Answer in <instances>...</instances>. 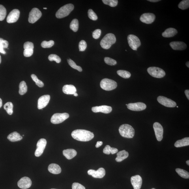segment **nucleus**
<instances>
[{
  "label": "nucleus",
  "instance_id": "obj_16",
  "mask_svg": "<svg viewBox=\"0 0 189 189\" xmlns=\"http://www.w3.org/2000/svg\"><path fill=\"white\" fill-rule=\"evenodd\" d=\"M32 181L29 177H25L21 178L18 182V186L21 189H26L30 187Z\"/></svg>",
  "mask_w": 189,
  "mask_h": 189
},
{
  "label": "nucleus",
  "instance_id": "obj_58",
  "mask_svg": "<svg viewBox=\"0 0 189 189\" xmlns=\"http://www.w3.org/2000/svg\"><path fill=\"white\" fill-rule=\"evenodd\" d=\"M73 95H74V96H78V94H77L76 93H75V94H73Z\"/></svg>",
  "mask_w": 189,
  "mask_h": 189
},
{
  "label": "nucleus",
  "instance_id": "obj_47",
  "mask_svg": "<svg viewBox=\"0 0 189 189\" xmlns=\"http://www.w3.org/2000/svg\"><path fill=\"white\" fill-rule=\"evenodd\" d=\"M72 188V189H85L84 186L78 182H74L73 183Z\"/></svg>",
  "mask_w": 189,
  "mask_h": 189
},
{
  "label": "nucleus",
  "instance_id": "obj_39",
  "mask_svg": "<svg viewBox=\"0 0 189 189\" xmlns=\"http://www.w3.org/2000/svg\"><path fill=\"white\" fill-rule=\"evenodd\" d=\"M54 42L53 40H50L49 42L44 41L41 44V46L43 48H49L52 47L54 45Z\"/></svg>",
  "mask_w": 189,
  "mask_h": 189
},
{
  "label": "nucleus",
  "instance_id": "obj_37",
  "mask_svg": "<svg viewBox=\"0 0 189 189\" xmlns=\"http://www.w3.org/2000/svg\"><path fill=\"white\" fill-rule=\"evenodd\" d=\"M31 77L32 79L36 82V85L39 87L42 88L44 87V84L43 82L39 80L35 74H32Z\"/></svg>",
  "mask_w": 189,
  "mask_h": 189
},
{
  "label": "nucleus",
  "instance_id": "obj_29",
  "mask_svg": "<svg viewBox=\"0 0 189 189\" xmlns=\"http://www.w3.org/2000/svg\"><path fill=\"white\" fill-rule=\"evenodd\" d=\"M19 93L20 95H23L26 93L27 87L24 81H21L19 85Z\"/></svg>",
  "mask_w": 189,
  "mask_h": 189
},
{
  "label": "nucleus",
  "instance_id": "obj_6",
  "mask_svg": "<svg viewBox=\"0 0 189 189\" xmlns=\"http://www.w3.org/2000/svg\"><path fill=\"white\" fill-rule=\"evenodd\" d=\"M147 71L150 76L154 78H162L166 75V73L162 69L155 67H149Z\"/></svg>",
  "mask_w": 189,
  "mask_h": 189
},
{
  "label": "nucleus",
  "instance_id": "obj_63",
  "mask_svg": "<svg viewBox=\"0 0 189 189\" xmlns=\"http://www.w3.org/2000/svg\"><path fill=\"white\" fill-rule=\"evenodd\" d=\"M23 136H24V135H23Z\"/></svg>",
  "mask_w": 189,
  "mask_h": 189
},
{
  "label": "nucleus",
  "instance_id": "obj_21",
  "mask_svg": "<svg viewBox=\"0 0 189 189\" xmlns=\"http://www.w3.org/2000/svg\"><path fill=\"white\" fill-rule=\"evenodd\" d=\"M171 48L175 50H184L187 48V45L183 42H173L169 44Z\"/></svg>",
  "mask_w": 189,
  "mask_h": 189
},
{
  "label": "nucleus",
  "instance_id": "obj_9",
  "mask_svg": "<svg viewBox=\"0 0 189 189\" xmlns=\"http://www.w3.org/2000/svg\"><path fill=\"white\" fill-rule=\"evenodd\" d=\"M42 13L38 8H34L29 12V23H33L36 22L42 17Z\"/></svg>",
  "mask_w": 189,
  "mask_h": 189
},
{
  "label": "nucleus",
  "instance_id": "obj_8",
  "mask_svg": "<svg viewBox=\"0 0 189 189\" xmlns=\"http://www.w3.org/2000/svg\"><path fill=\"white\" fill-rule=\"evenodd\" d=\"M69 117L68 113H56L51 117V121L53 124H58L62 123Z\"/></svg>",
  "mask_w": 189,
  "mask_h": 189
},
{
  "label": "nucleus",
  "instance_id": "obj_24",
  "mask_svg": "<svg viewBox=\"0 0 189 189\" xmlns=\"http://www.w3.org/2000/svg\"><path fill=\"white\" fill-rule=\"evenodd\" d=\"M63 155L68 160H71L77 155V152L73 149H68L63 151Z\"/></svg>",
  "mask_w": 189,
  "mask_h": 189
},
{
  "label": "nucleus",
  "instance_id": "obj_19",
  "mask_svg": "<svg viewBox=\"0 0 189 189\" xmlns=\"http://www.w3.org/2000/svg\"><path fill=\"white\" fill-rule=\"evenodd\" d=\"M91 110L93 112L95 113L101 112L104 113H109L112 111V108L110 106L104 105L92 107Z\"/></svg>",
  "mask_w": 189,
  "mask_h": 189
},
{
  "label": "nucleus",
  "instance_id": "obj_4",
  "mask_svg": "<svg viewBox=\"0 0 189 189\" xmlns=\"http://www.w3.org/2000/svg\"><path fill=\"white\" fill-rule=\"evenodd\" d=\"M74 9V6L72 4H66L61 7L57 11L56 16L57 18L60 19L67 16Z\"/></svg>",
  "mask_w": 189,
  "mask_h": 189
},
{
  "label": "nucleus",
  "instance_id": "obj_22",
  "mask_svg": "<svg viewBox=\"0 0 189 189\" xmlns=\"http://www.w3.org/2000/svg\"><path fill=\"white\" fill-rule=\"evenodd\" d=\"M63 91L64 94H74L76 93V89L74 85H65L63 87Z\"/></svg>",
  "mask_w": 189,
  "mask_h": 189
},
{
  "label": "nucleus",
  "instance_id": "obj_49",
  "mask_svg": "<svg viewBox=\"0 0 189 189\" xmlns=\"http://www.w3.org/2000/svg\"><path fill=\"white\" fill-rule=\"evenodd\" d=\"M111 147L109 145H107L105 147L104 150H103V152L104 154H110V149Z\"/></svg>",
  "mask_w": 189,
  "mask_h": 189
},
{
  "label": "nucleus",
  "instance_id": "obj_62",
  "mask_svg": "<svg viewBox=\"0 0 189 189\" xmlns=\"http://www.w3.org/2000/svg\"><path fill=\"white\" fill-rule=\"evenodd\" d=\"M152 189H156L154 188H152Z\"/></svg>",
  "mask_w": 189,
  "mask_h": 189
},
{
  "label": "nucleus",
  "instance_id": "obj_32",
  "mask_svg": "<svg viewBox=\"0 0 189 189\" xmlns=\"http://www.w3.org/2000/svg\"><path fill=\"white\" fill-rule=\"evenodd\" d=\"M79 26V23L78 19H75L73 20L70 25V29L74 32H76L78 31Z\"/></svg>",
  "mask_w": 189,
  "mask_h": 189
},
{
  "label": "nucleus",
  "instance_id": "obj_3",
  "mask_svg": "<svg viewBox=\"0 0 189 189\" xmlns=\"http://www.w3.org/2000/svg\"><path fill=\"white\" fill-rule=\"evenodd\" d=\"M116 40V39L114 34L111 33L107 34L101 41L100 45L103 48L108 49L115 43Z\"/></svg>",
  "mask_w": 189,
  "mask_h": 189
},
{
  "label": "nucleus",
  "instance_id": "obj_33",
  "mask_svg": "<svg viewBox=\"0 0 189 189\" xmlns=\"http://www.w3.org/2000/svg\"><path fill=\"white\" fill-rule=\"evenodd\" d=\"M117 73L119 76L124 79L129 78L131 74L129 72L124 70H119L117 71Z\"/></svg>",
  "mask_w": 189,
  "mask_h": 189
},
{
  "label": "nucleus",
  "instance_id": "obj_34",
  "mask_svg": "<svg viewBox=\"0 0 189 189\" xmlns=\"http://www.w3.org/2000/svg\"><path fill=\"white\" fill-rule=\"evenodd\" d=\"M189 7V0H184L180 2L178 5V8L182 10L188 9Z\"/></svg>",
  "mask_w": 189,
  "mask_h": 189
},
{
  "label": "nucleus",
  "instance_id": "obj_30",
  "mask_svg": "<svg viewBox=\"0 0 189 189\" xmlns=\"http://www.w3.org/2000/svg\"><path fill=\"white\" fill-rule=\"evenodd\" d=\"M13 104L11 102H8L4 105V109L8 115H11L13 113Z\"/></svg>",
  "mask_w": 189,
  "mask_h": 189
},
{
  "label": "nucleus",
  "instance_id": "obj_64",
  "mask_svg": "<svg viewBox=\"0 0 189 189\" xmlns=\"http://www.w3.org/2000/svg\"></svg>",
  "mask_w": 189,
  "mask_h": 189
},
{
  "label": "nucleus",
  "instance_id": "obj_11",
  "mask_svg": "<svg viewBox=\"0 0 189 189\" xmlns=\"http://www.w3.org/2000/svg\"><path fill=\"white\" fill-rule=\"evenodd\" d=\"M47 144V141L44 138L40 139L36 144L37 148L35 152V155L36 157H39L43 153Z\"/></svg>",
  "mask_w": 189,
  "mask_h": 189
},
{
  "label": "nucleus",
  "instance_id": "obj_31",
  "mask_svg": "<svg viewBox=\"0 0 189 189\" xmlns=\"http://www.w3.org/2000/svg\"><path fill=\"white\" fill-rule=\"evenodd\" d=\"M175 171L180 177L185 179H189V173L187 171L179 168L176 169Z\"/></svg>",
  "mask_w": 189,
  "mask_h": 189
},
{
  "label": "nucleus",
  "instance_id": "obj_45",
  "mask_svg": "<svg viewBox=\"0 0 189 189\" xmlns=\"http://www.w3.org/2000/svg\"><path fill=\"white\" fill-rule=\"evenodd\" d=\"M23 48L25 49H32L34 48V45L33 43L27 42L25 43L23 45Z\"/></svg>",
  "mask_w": 189,
  "mask_h": 189
},
{
  "label": "nucleus",
  "instance_id": "obj_25",
  "mask_svg": "<svg viewBox=\"0 0 189 189\" xmlns=\"http://www.w3.org/2000/svg\"><path fill=\"white\" fill-rule=\"evenodd\" d=\"M48 170L49 172L53 174H59L61 172V169L59 165L55 164H51L49 165Z\"/></svg>",
  "mask_w": 189,
  "mask_h": 189
},
{
  "label": "nucleus",
  "instance_id": "obj_1",
  "mask_svg": "<svg viewBox=\"0 0 189 189\" xmlns=\"http://www.w3.org/2000/svg\"><path fill=\"white\" fill-rule=\"evenodd\" d=\"M73 138L78 141H88L94 138L93 133L85 130L78 129L73 131L72 133Z\"/></svg>",
  "mask_w": 189,
  "mask_h": 189
},
{
  "label": "nucleus",
  "instance_id": "obj_36",
  "mask_svg": "<svg viewBox=\"0 0 189 189\" xmlns=\"http://www.w3.org/2000/svg\"><path fill=\"white\" fill-rule=\"evenodd\" d=\"M102 2L106 5H108L112 7L117 6L118 3L117 0H103Z\"/></svg>",
  "mask_w": 189,
  "mask_h": 189
},
{
  "label": "nucleus",
  "instance_id": "obj_56",
  "mask_svg": "<svg viewBox=\"0 0 189 189\" xmlns=\"http://www.w3.org/2000/svg\"><path fill=\"white\" fill-rule=\"evenodd\" d=\"M186 65L187 67L188 68L189 67V61L187 62L186 63Z\"/></svg>",
  "mask_w": 189,
  "mask_h": 189
},
{
  "label": "nucleus",
  "instance_id": "obj_12",
  "mask_svg": "<svg viewBox=\"0 0 189 189\" xmlns=\"http://www.w3.org/2000/svg\"><path fill=\"white\" fill-rule=\"evenodd\" d=\"M127 106L129 109L134 111H142L147 108L146 105L142 102L130 103Z\"/></svg>",
  "mask_w": 189,
  "mask_h": 189
},
{
  "label": "nucleus",
  "instance_id": "obj_17",
  "mask_svg": "<svg viewBox=\"0 0 189 189\" xmlns=\"http://www.w3.org/2000/svg\"><path fill=\"white\" fill-rule=\"evenodd\" d=\"M88 173L94 178H102L106 175V171L104 168H100L96 171L93 169H89L88 171Z\"/></svg>",
  "mask_w": 189,
  "mask_h": 189
},
{
  "label": "nucleus",
  "instance_id": "obj_15",
  "mask_svg": "<svg viewBox=\"0 0 189 189\" xmlns=\"http://www.w3.org/2000/svg\"><path fill=\"white\" fill-rule=\"evenodd\" d=\"M20 12L18 9L12 10L10 13L7 17L6 20L8 23H14L16 22L20 16Z\"/></svg>",
  "mask_w": 189,
  "mask_h": 189
},
{
  "label": "nucleus",
  "instance_id": "obj_43",
  "mask_svg": "<svg viewBox=\"0 0 189 189\" xmlns=\"http://www.w3.org/2000/svg\"><path fill=\"white\" fill-rule=\"evenodd\" d=\"M79 51H84L85 49H86L87 47V43L85 40H81L79 42Z\"/></svg>",
  "mask_w": 189,
  "mask_h": 189
},
{
  "label": "nucleus",
  "instance_id": "obj_14",
  "mask_svg": "<svg viewBox=\"0 0 189 189\" xmlns=\"http://www.w3.org/2000/svg\"><path fill=\"white\" fill-rule=\"evenodd\" d=\"M156 19V16L153 14L145 13L141 15L140 17V20L142 22L146 24H151L153 23Z\"/></svg>",
  "mask_w": 189,
  "mask_h": 189
},
{
  "label": "nucleus",
  "instance_id": "obj_27",
  "mask_svg": "<svg viewBox=\"0 0 189 189\" xmlns=\"http://www.w3.org/2000/svg\"><path fill=\"white\" fill-rule=\"evenodd\" d=\"M117 155V157L116 158L115 160L116 162H120L127 158L128 157L129 154L128 152L124 150L118 152Z\"/></svg>",
  "mask_w": 189,
  "mask_h": 189
},
{
  "label": "nucleus",
  "instance_id": "obj_20",
  "mask_svg": "<svg viewBox=\"0 0 189 189\" xmlns=\"http://www.w3.org/2000/svg\"><path fill=\"white\" fill-rule=\"evenodd\" d=\"M131 183L134 189H140L142 184V179L140 175H136L131 178Z\"/></svg>",
  "mask_w": 189,
  "mask_h": 189
},
{
  "label": "nucleus",
  "instance_id": "obj_54",
  "mask_svg": "<svg viewBox=\"0 0 189 189\" xmlns=\"http://www.w3.org/2000/svg\"><path fill=\"white\" fill-rule=\"evenodd\" d=\"M148 1L151 2H157L160 1V0H148Z\"/></svg>",
  "mask_w": 189,
  "mask_h": 189
},
{
  "label": "nucleus",
  "instance_id": "obj_5",
  "mask_svg": "<svg viewBox=\"0 0 189 189\" xmlns=\"http://www.w3.org/2000/svg\"><path fill=\"white\" fill-rule=\"evenodd\" d=\"M100 86L103 89L111 91L117 88V83L115 81L108 79H104L101 81Z\"/></svg>",
  "mask_w": 189,
  "mask_h": 189
},
{
  "label": "nucleus",
  "instance_id": "obj_40",
  "mask_svg": "<svg viewBox=\"0 0 189 189\" xmlns=\"http://www.w3.org/2000/svg\"><path fill=\"white\" fill-rule=\"evenodd\" d=\"M49 61H55L57 63H60L61 62V59L58 56L54 54H51L48 57Z\"/></svg>",
  "mask_w": 189,
  "mask_h": 189
},
{
  "label": "nucleus",
  "instance_id": "obj_46",
  "mask_svg": "<svg viewBox=\"0 0 189 189\" xmlns=\"http://www.w3.org/2000/svg\"><path fill=\"white\" fill-rule=\"evenodd\" d=\"M101 33V31L100 29H97L95 30H94L93 33V37L95 39H98L100 38Z\"/></svg>",
  "mask_w": 189,
  "mask_h": 189
},
{
  "label": "nucleus",
  "instance_id": "obj_10",
  "mask_svg": "<svg viewBox=\"0 0 189 189\" xmlns=\"http://www.w3.org/2000/svg\"><path fill=\"white\" fill-rule=\"evenodd\" d=\"M157 101L160 104L166 107L174 108L177 106V104L175 102L164 96H158Z\"/></svg>",
  "mask_w": 189,
  "mask_h": 189
},
{
  "label": "nucleus",
  "instance_id": "obj_42",
  "mask_svg": "<svg viewBox=\"0 0 189 189\" xmlns=\"http://www.w3.org/2000/svg\"><path fill=\"white\" fill-rule=\"evenodd\" d=\"M88 16L89 18L93 20H96L98 19V17L96 14L92 9H89L88 11Z\"/></svg>",
  "mask_w": 189,
  "mask_h": 189
},
{
  "label": "nucleus",
  "instance_id": "obj_53",
  "mask_svg": "<svg viewBox=\"0 0 189 189\" xmlns=\"http://www.w3.org/2000/svg\"><path fill=\"white\" fill-rule=\"evenodd\" d=\"M186 96L187 98L189 100V90H186L185 91H184Z\"/></svg>",
  "mask_w": 189,
  "mask_h": 189
},
{
  "label": "nucleus",
  "instance_id": "obj_41",
  "mask_svg": "<svg viewBox=\"0 0 189 189\" xmlns=\"http://www.w3.org/2000/svg\"><path fill=\"white\" fill-rule=\"evenodd\" d=\"M104 60L105 63L109 65L114 66L117 63V61L111 58L110 57H105Z\"/></svg>",
  "mask_w": 189,
  "mask_h": 189
},
{
  "label": "nucleus",
  "instance_id": "obj_28",
  "mask_svg": "<svg viewBox=\"0 0 189 189\" xmlns=\"http://www.w3.org/2000/svg\"><path fill=\"white\" fill-rule=\"evenodd\" d=\"M189 145V138L186 137L177 141L175 144V146L176 147H180Z\"/></svg>",
  "mask_w": 189,
  "mask_h": 189
},
{
  "label": "nucleus",
  "instance_id": "obj_52",
  "mask_svg": "<svg viewBox=\"0 0 189 189\" xmlns=\"http://www.w3.org/2000/svg\"><path fill=\"white\" fill-rule=\"evenodd\" d=\"M103 144L102 141H98L97 142L96 144V148H98L101 147Z\"/></svg>",
  "mask_w": 189,
  "mask_h": 189
},
{
  "label": "nucleus",
  "instance_id": "obj_51",
  "mask_svg": "<svg viewBox=\"0 0 189 189\" xmlns=\"http://www.w3.org/2000/svg\"><path fill=\"white\" fill-rule=\"evenodd\" d=\"M4 48L3 46L0 45V52L3 54H5L6 53L5 51L4 50Z\"/></svg>",
  "mask_w": 189,
  "mask_h": 189
},
{
  "label": "nucleus",
  "instance_id": "obj_61",
  "mask_svg": "<svg viewBox=\"0 0 189 189\" xmlns=\"http://www.w3.org/2000/svg\"><path fill=\"white\" fill-rule=\"evenodd\" d=\"M126 106H127L128 104H126Z\"/></svg>",
  "mask_w": 189,
  "mask_h": 189
},
{
  "label": "nucleus",
  "instance_id": "obj_2",
  "mask_svg": "<svg viewBox=\"0 0 189 189\" xmlns=\"http://www.w3.org/2000/svg\"><path fill=\"white\" fill-rule=\"evenodd\" d=\"M119 132L121 136L125 138H132L134 137L135 131L132 126L128 124H124L120 126Z\"/></svg>",
  "mask_w": 189,
  "mask_h": 189
},
{
  "label": "nucleus",
  "instance_id": "obj_55",
  "mask_svg": "<svg viewBox=\"0 0 189 189\" xmlns=\"http://www.w3.org/2000/svg\"><path fill=\"white\" fill-rule=\"evenodd\" d=\"M2 106V101L1 98H0V108H1Z\"/></svg>",
  "mask_w": 189,
  "mask_h": 189
},
{
  "label": "nucleus",
  "instance_id": "obj_7",
  "mask_svg": "<svg viewBox=\"0 0 189 189\" xmlns=\"http://www.w3.org/2000/svg\"><path fill=\"white\" fill-rule=\"evenodd\" d=\"M129 45L133 50L137 51V48L141 45L140 39L136 36L130 34L128 36Z\"/></svg>",
  "mask_w": 189,
  "mask_h": 189
},
{
  "label": "nucleus",
  "instance_id": "obj_18",
  "mask_svg": "<svg viewBox=\"0 0 189 189\" xmlns=\"http://www.w3.org/2000/svg\"><path fill=\"white\" fill-rule=\"evenodd\" d=\"M50 100V96L48 94L42 96L39 98L38 103V108L42 109L45 108L48 104Z\"/></svg>",
  "mask_w": 189,
  "mask_h": 189
},
{
  "label": "nucleus",
  "instance_id": "obj_60",
  "mask_svg": "<svg viewBox=\"0 0 189 189\" xmlns=\"http://www.w3.org/2000/svg\"><path fill=\"white\" fill-rule=\"evenodd\" d=\"M44 9H47V8H44Z\"/></svg>",
  "mask_w": 189,
  "mask_h": 189
},
{
  "label": "nucleus",
  "instance_id": "obj_13",
  "mask_svg": "<svg viewBox=\"0 0 189 189\" xmlns=\"http://www.w3.org/2000/svg\"><path fill=\"white\" fill-rule=\"evenodd\" d=\"M153 127L156 138L158 141H160L163 138V126L158 122H155L153 124Z\"/></svg>",
  "mask_w": 189,
  "mask_h": 189
},
{
  "label": "nucleus",
  "instance_id": "obj_23",
  "mask_svg": "<svg viewBox=\"0 0 189 189\" xmlns=\"http://www.w3.org/2000/svg\"><path fill=\"white\" fill-rule=\"evenodd\" d=\"M178 33L177 30L173 28H169L165 30L163 32L162 36L165 38H171L173 37Z\"/></svg>",
  "mask_w": 189,
  "mask_h": 189
},
{
  "label": "nucleus",
  "instance_id": "obj_57",
  "mask_svg": "<svg viewBox=\"0 0 189 189\" xmlns=\"http://www.w3.org/2000/svg\"><path fill=\"white\" fill-rule=\"evenodd\" d=\"M186 163L188 165V166H189V160H188L186 162Z\"/></svg>",
  "mask_w": 189,
  "mask_h": 189
},
{
  "label": "nucleus",
  "instance_id": "obj_48",
  "mask_svg": "<svg viewBox=\"0 0 189 189\" xmlns=\"http://www.w3.org/2000/svg\"><path fill=\"white\" fill-rule=\"evenodd\" d=\"M8 42L3 39L0 38V45L3 46L4 48H7L8 46Z\"/></svg>",
  "mask_w": 189,
  "mask_h": 189
},
{
  "label": "nucleus",
  "instance_id": "obj_44",
  "mask_svg": "<svg viewBox=\"0 0 189 189\" xmlns=\"http://www.w3.org/2000/svg\"><path fill=\"white\" fill-rule=\"evenodd\" d=\"M33 50L32 49H25L23 51V55L25 57H29L31 56L33 54Z\"/></svg>",
  "mask_w": 189,
  "mask_h": 189
},
{
  "label": "nucleus",
  "instance_id": "obj_59",
  "mask_svg": "<svg viewBox=\"0 0 189 189\" xmlns=\"http://www.w3.org/2000/svg\"><path fill=\"white\" fill-rule=\"evenodd\" d=\"M1 56L0 55V64H1Z\"/></svg>",
  "mask_w": 189,
  "mask_h": 189
},
{
  "label": "nucleus",
  "instance_id": "obj_50",
  "mask_svg": "<svg viewBox=\"0 0 189 189\" xmlns=\"http://www.w3.org/2000/svg\"><path fill=\"white\" fill-rule=\"evenodd\" d=\"M110 153L113 154L117 153L118 150L116 148L114 147H110Z\"/></svg>",
  "mask_w": 189,
  "mask_h": 189
},
{
  "label": "nucleus",
  "instance_id": "obj_38",
  "mask_svg": "<svg viewBox=\"0 0 189 189\" xmlns=\"http://www.w3.org/2000/svg\"><path fill=\"white\" fill-rule=\"evenodd\" d=\"M6 15V8L3 5H0V21H3Z\"/></svg>",
  "mask_w": 189,
  "mask_h": 189
},
{
  "label": "nucleus",
  "instance_id": "obj_35",
  "mask_svg": "<svg viewBox=\"0 0 189 189\" xmlns=\"http://www.w3.org/2000/svg\"><path fill=\"white\" fill-rule=\"evenodd\" d=\"M67 61L69 64L72 68L78 70L79 72L82 71V69L81 67L77 66L76 63H75L72 60L69 59L67 60Z\"/></svg>",
  "mask_w": 189,
  "mask_h": 189
},
{
  "label": "nucleus",
  "instance_id": "obj_26",
  "mask_svg": "<svg viewBox=\"0 0 189 189\" xmlns=\"http://www.w3.org/2000/svg\"><path fill=\"white\" fill-rule=\"evenodd\" d=\"M8 139L11 141L16 142L22 140L23 137L18 133L15 132L8 135Z\"/></svg>",
  "mask_w": 189,
  "mask_h": 189
}]
</instances>
